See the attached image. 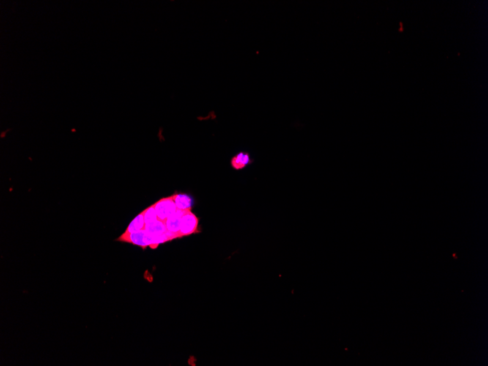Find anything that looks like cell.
Returning <instances> with one entry per match:
<instances>
[{
	"mask_svg": "<svg viewBox=\"0 0 488 366\" xmlns=\"http://www.w3.org/2000/svg\"><path fill=\"white\" fill-rule=\"evenodd\" d=\"M154 236L149 233L147 230L145 229V230L132 232V233H123L116 239V241L132 243V244L141 246L143 249H145L152 246L153 243H154Z\"/></svg>",
	"mask_w": 488,
	"mask_h": 366,
	"instance_id": "6da1fadb",
	"label": "cell"
},
{
	"mask_svg": "<svg viewBox=\"0 0 488 366\" xmlns=\"http://www.w3.org/2000/svg\"><path fill=\"white\" fill-rule=\"evenodd\" d=\"M199 219L192 212V210H186L181 221L179 238L189 236L193 234L198 233Z\"/></svg>",
	"mask_w": 488,
	"mask_h": 366,
	"instance_id": "7a4b0ae2",
	"label": "cell"
},
{
	"mask_svg": "<svg viewBox=\"0 0 488 366\" xmlns=\"http://www.w3.org/2000/svg\"><path fill=\"white\" fill-rule=\"evenodd\" d=\"M154 208L157 212V216L159 220L165 222L170 216H172L173 213H176L177 210L176 204L173 200V196L164 197L157 201L154 204Z\"/></svg>",
	"mask_w": 488,
	"mask_h": 366,
	"instance_id": "3957f363",
	"label": "cell"
},
{
	"mask_svg": "<svg viewBox=\"0 0 488 366\" xmlns=\"http://www.w3.org/2000/svg\"><path fill=\"white\" fill-rule=\"evenodd\" d=\"M251 155L247 152H238L231 159V166L236 171H242L254 163Z\"/></svg>",
	"mask_w": 488,
	"mask_h": 366,
	"instance_id": "277c9868",
	"label": "cell"
},
{
	"mask_svg": "<svg viewBox=\"0 0 488 366\" xmlns=\"http://www.w3.org/2000/svg\"><path fill=\"white\" fill-rule=\"evenodd\" d=\"M186 210L178 209L176 210V213H173L172 216H170L165 221L167 230L176 235L177 238H179L181 221H182V216H183Z\"/></svg>",
	"mask_w": 488,
	"mask_h": 366,
	"instance_id": "5b68a950",
	"label": "cell"
},
{
	"mask_svg": "<svg viewBox=\"0 0 488 366\" xmlns=\"http://www.w3.org/2000/svg\"><path fill=\"white\" fill-rule=\"evenodd\" d=\"M172 196L177 209L182 210H192L194 201L191 196L187 194H174Z\"/></svg>",
	"mask_w": 488,
	"mask_h": 366,
	"instance_id": "8992f818",
	"label": "cell"
},
{
	"mask_svg": "<svg viewBox=\"0 0 488 366\" xmlns=\"http://www.w3.org/2000/svg\"><path fill=\"white\" fill-rule=\"evenodd\" d=\"M145 228H146V223H145L144 216H143L142 211L135 219L132 220L124 233H132V232H138V231L145 230Z\"/></svg>",
	"mask_w": 488,
	"mask_h": 366,
	"instance_id": "52a82bcc",
	"label": "cell"
},
{
	"mask_svg": "<svg viewBox=\"0 0 488 366\" xmlns=\"http://www.w3.org/2000/svg\"><path fill=\"white\" fill-rule=\"evenodd\" d=\"M146 229L149 233L153 236H158V235H163L167 232L166 225H165V223L163 221H160V220H157V221H154V222L152 223V224H147L146 225Z\"/></svg>",
	"mask_w": 488,
	"mask_h": 366,
	"instance_id": "ba28073f",
	"label": "cell"
},
{
	"mask_svg": "<svg viewBox=\"0 0 488 366\" xmlns=\"http://www.w3.org/2000/svg\"><path fill=\"white\" fill-rule=\"evenodd\" d=\"M143 216H144L145 223H146V225L147 224H152V223L154 222V221L159 220L158 216H157V212H156L155 208H154V204L151 206L148 207L146 209H145L143 211Z\"/></svg>",
	"mask_w": 488,
	"mask_h": 366,
	"instance_id": "9c48e42d",
	"label": "cell"
}]
</instances>
